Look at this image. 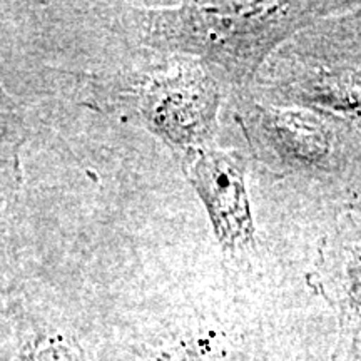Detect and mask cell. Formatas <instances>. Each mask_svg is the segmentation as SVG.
Returning <instances> with one entry per match:
<instances>
[{
    "label": "cell",
    "instance_id": "6da1fadb",
    "mask_svg": "<svg viewBox=\"0 0 361 361\" xmlns=\"http://www.w3.org/2000/svg\"><path fill=\"white\" fill-rule=\"evenodd\" d=\"M340 4L184 2L133 8L129 22L146 47L207 67L221 84L245 89L274 49Z\"/></svg>",
    "mask_w": 361,
    "mask_h": 361
},
{
    "label": "cell",
    "instance_id": "7a4b0ae2",
    "mask_svg": "<svg viewBox=\"0 0 361 361\" xmlns=\"http://www.w3.org/2000/svg\"><path fill=\"white\" fill-rule=\"evenodd\" d=\"M221 82L192 59L141 75L126 90V109L174 154L213 144L218 130Z\"/></svg>",
    "mask_w": 361,
    "mask_h": 361
},
{
    "label": "cell",
    "instance_id": "3957f363",
    "mask_svg": "<svg viewBox=\"0 0 361 361\" xmlns=\"http://www.w3.org/2000/svg\"><path fill=\"white\" fill-rule=\"evenodd\" d=\"M178 156L180 169L206 207L224 258L247 263L256 251V228L247 194L246 159L214 144Z\"/></svg>",
    "mask_w": 361,
    "mask_h": 361
},
{
    "label": "cell",
    "instance_id": "277c9868",
    "mask_svg": "<svg viewBox=\"0 0 361 361\" xmlns=\"http://www.w3.org/2000/svg\"><path fill=\"white\" fill-rule=\"evenodd\" d=\"M239 121L256 157L273 169H310L329 152V139L319 121L273 104L245 99Z\"/></svg>",
    "mask_w": 361,
    "mask_h": 361
},
{
    "label": "cell",
    "instance_id": "5b68a950",
    "mask_svg": "<svg viewBox=\"0 0 361 361\" xmlns=\"http://www.w3.org/2000/svg\"><path fill=\"white\" fill-rule=\"evenodd\" d=\"M323 276L340 313L335 361H361V221L346 218L323 247Z\"/></svg>",
    "mask_w": 361,
    "mask_h": 361
},
{
    "label": "cell",
    "instance_id": "8992f818",
    "mask_svg": "<svg viewBox=\"0 0 361 361\" xmlns=\"http://www.w3.org/2000/svg\"><path fill=\"white\" fill-rule=\"evenodd\" d=\"M13 361H87L78 338L61 328L34 329L19 343Z\"/></svg>",
    "mask_w": 361,
    "mask_h": 361
},
{
    "label": "cell",
    "instance_id": "52a82bcc",
    "mask_svg": "<svg viewBox=\"0 0 361 361\" xmlns=\"http://www.w3.org/2000/svg\"><path fill=\"white\" fill-rule=\"evenodd\" d=\"M207 341H179L174 345L144 348L123 361H209Z\"/></svg>",
    "mask_w": 361,
    "mask_h": 361
}]
</instances>
